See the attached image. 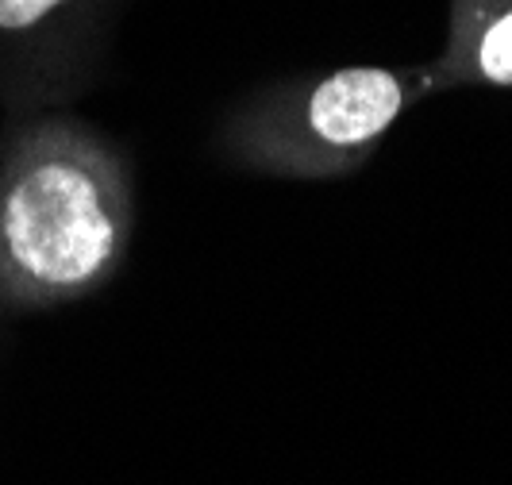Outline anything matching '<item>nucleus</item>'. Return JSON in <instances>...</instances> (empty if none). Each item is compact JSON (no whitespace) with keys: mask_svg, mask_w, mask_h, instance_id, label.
<instances>
[{"mask_svg":"<svg viewBox=\"0 0 512 485\" xmlns=\"http://www.w3.org/2000/svg\"><path fill=\"white\" fill-rule=\"evenodd\" d=\"M401 89L385 70H343L312 97V128L328 143L370 139L397 116Z\"/></svg>","mask_w":512,"mask_h":485,"instance_id":"f03ea898","label":"nucleus"},{"mask_svg":"<svg viewBox=\"0 0 512 485\" xmlns=\"http://www.w3.org/2000/svg\"><path fill=\"white\" fill-rule=\"evenodd\" d=\"M4 239L31 278L74 285L104 266L112 251V220L81 170L47 162L12 189L4 205Z\"/></svg>","mask_w":512,"mask_h":485,"instance_id":"f257e3e1","label":"nucleus"},{"mask_svg":"<svg viewBox=\"0 0 512 485\" xmlns=\"http://www.w3.org/2000/svg\"><path fill=\"white\" fill-rule=\"evenodd\" d=\"M478 62H482V70H486L493 81L512 85V12L501 20V24H493L486 31L482 51H478Z\"/></svg>","mask_w":512,"mask_h":485,"instance_id":"7ed1b4c3","label":"nucleus"},{"mask_svg":"<svg viewBox=\"0 0 512 485\" xmlns=\"http://www.w3.org/2000/svg\"><path fill=\"white\" fill-rule=\"evenodd\" d=\"M62 0H0V27H31Z\"/></svg>","mask_w":512,"mask_h":485,"instance_id":"20e7f679","label":"nucleus"}]
</instances>
